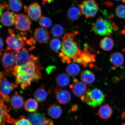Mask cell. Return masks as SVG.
<instances>
[{"instance_id":"d4e9b609","label":"cell","mask_w":125,"mask_h":125,"mask_svg":"<svg viewBox=\"0 0 125 125\" xmlns=\"http://www.w3.org/2000/svg\"><path fill=\"white\" fill-rule=\"evenodd\" d=\"M67 15L69 19L72 21L77 20L82 15L79 8L76 7H70L68 10Z\"/></svg>"},{"instance_id":"83f0119b","label":"cell","mask_w":125,"mask_h":125,"mask_svg":"<svg viewBox=\"0 0 125 125\" xmlns=\"http://www.w3.org/2000/svg\"><path fill=\"white\" fill-rule=\"evenodd\" d=\"M70 79L68 76L65 73L59 74L56 78V82L60 87H65L69 84Z\"/></svg>"},{"instance_id":"f35d334b","label":"cell","mask_w":125,"mask_h":125,"mask_svg":"<svg viewBox=\"0 0 125 125\" xmlns=\"http://www.w3.org/2000/svg\"><path fill=\"white\" fill-rule=\"evenodd\" d=\"M121 33L122 35H125V25L124 29L121 31Z\"/></svg>"},{"instance_id":"ab89813d","label":"cell","mask_w":125,"mask_h":125,"mask_svg":"<svg viewBox=\"0 0 125 125\" xmlns=\"http://www.w3.org/2000/svg\"><path fill=\"white\" fill-rule=\"evenodd\" d=\"M43 0L46 1V0ZM53 1L54 0H46V1H47L48 2V3L53 2Z\"/></svg>"},{"instance_id":"f1b7e54d","label":"cell","mask_w":125,"mask_h":125,"mask_svg":"<svg viewBox=\"0 0 125 125\" xmlns=\"http://www.w3.org/2000/svg\"><path fill=\"white\" fill-rule=\"evenodd\" d=\"M66 71L67 74L70 76H77L80 72V68L77 64L74 62L70 63L67 65Z\"/></svg>"},{"instance_id":"30bf717a","label":"cell","mask_w":125,"mask_h":125,"mask_svg":"<svg viewBox=\"0 0 125 125\" xmlns=\"http://www.w3.org/2000/svg\"><path fill=\"white\" fill-rule=\"evenodd\" d=\"M70 87L72 89L73 94L80 98L82 102H84L86 95L90 91L88 86L77 79H75L73 80V83Z\"/></svg>"},{"instance_id":"7402d4cb","label":"cell","mask_w":125,"mask_h":125,"mask_svg":"<svg viewBox=\"0 0 125 125\" xmlns=\"http://www.w3.org/2000/svg\"><path fill=\"white\" fill-rule=\"evenodd\" d=\"M80 79L82 82L85 84H90L94 82L95 76L92 71L89 70H84L81 73Z\"/></svg>"},{"instance_id":"603a6c76","label":"cell","mask_w":125,"mask_h":125,"mask_svg":"<svg viewBox=\"0 0 125 125\" xmlns=\"http://www.w3.org/2000/svg\"><path fill=\"white\" fill-rule=\"evenodd\" d=\"M112 113L113 110L112 107L106 104L101 106L98 110V115L103 119H108L112 116Z\"/></svg>"},{"instance_id":"7a4b0ae2","label":"cell","mask_w":125,"mask_h":125,"mask_svg":"<svg viewBox=\"0 0 125 125\" xmlns=\"http://www.w3.org/2000/svg\"><path fill=\"white\" fill-rule=\"evenodd\" d=\"M77 33V32L67 33L62 37L61 52L59 53V57H66L72 59L74 62L79 57L82 51L76 40Z\"/></svg>"},{"instance_id":"d590c367","label":"cell","mask_w":125,"mask_h":125,"mask_svg":"<svg viewBox=\"0 0 125 125\" xmlns=\"http://www.w3.org/2000/svg\"><path fill=\"white\" fill-rule=\"evenodd\" d=\"M0 55H1L2 52L4 51V42L3 39L1 37L0 39Z\"/></svg>"},{"instance_id":"9a60e30c","label":"cell","mask_w":125,"mask_h":125,"mask_svg":"<svg viewBox=\"0 0 125 125\" xmlns=\"http://www.w3.org/2000/svg\"><path fill=\"white\" fill-rule=\"evenodd\" d=\"M0 125H4L6 122L12 124L15 119L11 118L8 113V109L4 104V101L0 98Z\"/></svg>"},{"instance_id":"8992f818","label":"cell","mask_w":125,"mask_h":125,"mask_svg":"<svg viewBox=\"0 0 125 125\" xmlns=\"http://www.w3.org/2000/svg\"><path fill=\"white\" fill-rule=\"evenodd\" d=\"M79 6L82 15L87 19L95 16L99 9V5L96 0H84Z\"/></svg>"},{"instance_id":"d6986e66","label":"cell","mask_w":125,"mask_h":125,"mask_svg":"<svg viewBox=\"0 0 125 125\" xmlns=\"http://www.w3.org/2000/svg\"><path fill=\"white\" fill-rule=\"evenodd\" d=\"M109 60L114 66L118 67L122 65L124 62V57L122 53L115 52L111 54Z\"/></svg>"},{"instance_id":"ac0fdd59","label":"cell","mask_w":125,"mask_h":125,"mask_svg":"<svg viewBox=\"0 0 125 125\" xmlns=\"http://www.w3.org/2000/svg\"><path fill=\"white\" fill-rule=\"evenodd\" d=\"M1 17V22L4 26H10L15 24L14 15L12 12L6 11L2 14Z\"/></svg>"},{"instance_id":"4316f807","label":"cell","mask_w":125,"mask_h":125,"mask_svg":"<svg viewBox=\"0 0 125 125\" xmlns=\"http://www.w3.org/2000/svg\"><path fill=\"white\" fill-rule=\"evenodd\" d=\"M62 113V108L60 106L57 104H52L48 109V115L53 118H59L61 115Z\"/></svg>"},{"instance_id":"4dcf8cb0","label":"cell","mask_w":125,"mask_h":125,"mask_svg":"<svg viewBox=\"0 0 125 125\" xmlns=\"http://www.w3.org/2000/svg\"><path fill=\"white\" fill-rule=\"evenodd\" d=\"M51 32L54 37H59L61 36L64 33L63 28L60 25L56 24L52 28Z\"/></svg>"},{"instance_id":"4fadbf2b","label":"cell","mask_w":125,"mask_h":125,"mask_svg":"<svg viewBox=\"0 0 125 125\" xmlns=\"http://www.w3.org/2000/svg\"><path fill=\"white\" fill-rule=\"evenodd\" d=\"M27 118L31 125H53L52 120L46 118L44 115L38 113L29 114Z\"/></svg>"},{"instance_id":"9c48e42d","label":"cell","mask_w":125,"mask_h":125,"mask_svg":"<svg viewBox=\"0 0 125 125\" xmlns=\"http://www.w3.org/2000/svg\"><path fill=\"white\" fill-rule=\"evenodd\" d=\"M9 32L11 36H8L6 39V42L8 46L15 52L21 50L25 45L22 36L18 34L16 37L13 33V31L11 29H9Z\"/></svg>"},{"instance_id":"d6a6232c","label":"cell","mask_w":125,"mask_h":125,"mask_svg":"<svg viewBox=\"0 0 125 125\" xmlns=\"http://www.w3.org/2000/svg\"><path fill=\"white\" fill-rule=\"evenodd\" d=\"M52 23V20L51 19L42 16L39 21V24L45 28L50 27Z\"/></svg>"},{"instance_id":"ffe728a7","label":"cell","mask_w":125,"mask_h":125,"mask_svg":"<svg viewBox=\"0 0 125 125\" xmlns=\"http://www.w3.org/2000/svg\"><path fill=\"white\" fill-rule=\"evenodd\" d=\"M49 93V92L45 89L44 85H42L36 90L34 94V96L37 101L42 102L46 100Z\"/></svg>"},{"instance_id":"e0dca14e","label":"cell","mask_w":125,"mask_h":125,"mask_svg":"<svg viewBox=\"0 0 125 125\" xmlns=\"http://www.w3.org/2000/svg\"><path fill=\"white\" fill-rule=\"evenodd\" d=\"M34 38L40 43H46L49 40V32L47 29L42 27L36 29L34 32Z\"/></svg>"},{"instance_id":"60d3db41","label":"cell","mask_w":125,"mask_h":125,"mask_svg":"<svg viewBox=\"0 0 125 125\" xmlns=\"http://www.w3.org/2000/svg\"><path fill=\"white\" fill-rule=\"evenodd\" d=\"M123 3L125 4V0H122Z\"/></svg>"},{"instance_id":"836d02e7","label":"cell","mask_w":125,"mask_h":125,"mask_svg":"<svg viewBox=\"0 0 125 125\" xmlns=\"http://www.w3.org/2000/svg\"><path fill=\"white\" fill-rule=\"evenodd\" d=\"M116 16L121 19H125V5L121 4L117 6L115 9Z\"/></svg>"},{"instance_id":"2e32d148","label":"cell","mask_w":125,"mask_h":125,"mask_svg":"<svg viewBox=\"0 0 125 125\" xmlns=\"http://www.w3.org/2000/svg\"><path fill=\"white\" fill-rule=\"evenodd\" d=\"M27 12L29 18L34 21H37L42 17L41 7L37 2H33L29 6Z\"/></svg>"},{"instance_id":"7c38bea8","label":"cell","mask_w":125,"mask_h":125,"mask_svg":"<svg viewBox=\"0 0 125 125\" xmlns=\"http://www.w3.org/2000/svg\"><path fill=\"white\" fill-rule=\"evenodd\" d=\"M88 45L86 44L84 46L83 51H82L79 58L76 59L74 62H78L83 66L86 67L88 64L95 61V55L92 54L88 50Z\"/></svg>"},{"instance_id":"44dd1931","label":"cell","mask_w":125,"mask_h":125,"mask_svg":"<svg viewBox=\"0 0 125 125\" xmlns=\"http://www.w3.org/2000/svg\"><path fill=\"white\" fill-rule=\"evenodd\" d=\"M10 102L12 108L16 109L21 108L24 104L23 97L17 92H16L15 94L12 97Z\"/></svg>"},{"instance_id":"1f68e13d","label":"cell","mask_w":125,"mask_h":125,"mask_svg":"<svg viewBox=\"0 0 125 125\" xmlns=\"http://www.w3.org/2000/svg\"><path fill=\"white\" fill-rule=\"evenodd\" d=\"M50 46L52 51L58 52L61 48L62 42L59 39H54L51 40Z\"/></svg>"},{"instance_id":"74e56055","label":"cell","mask_w":125,"mask_h":125,"mask_svg":"<svg viewBox=\"0 0 125 125\" xmlns=\"http://www.w3.org/2000/svg\"><path fill=\"white\" fill-rule=\"evenodd\" d=\"M121 117L122 118L124 119L125 118V112H123L121 114Z\"/></svg>"},{"instance_id":"e575fe53","label":"cell","mask_w":125,"mask_h":125,"mask_svg":"<svg viewBox=\"0 0 125 125\" xmlns=\"http://www.w3.org/2000/svg\"><path fill=\"white\" fill-rule=\"evenodd\" d=\"M14 125H31L30 122L24 116H21L19 119H15Z\"/></svg>"},{"instance_id":"cb8c5ba5","label":"cell","mask_w":125,"mask_h":125,"mask_svg":"<svg viewBox=\"0 0 125 125\" xmlns=\"http://www.w3.org/2000/svg\"><path fill=\"white\" fill-rule=\"evenodd\" d=\"M114 45L113 39L109 37H105L102 39L100 43L101 49L106 51L111 50L113 48Z\"/></svg>"},{"instance_id":"8fae6325","label":"cell","mask_w":125,"mask_h":125,"mask_svg":"<svg viewBox=\"0 0 125 125\" xmlns=\"http://www.w3.org/2000/svg\"><path fill=\"white\" fill-rule=\"evenodd\" d=\"M14 16L15 26L17 29L23 32L30 30L32 23L27 15L16 14Z\"/></svg>"},{"instance_id":"6da1fadb","label":"cell","mask_w":125,"mask_h":125,"mask_svg":"<svg viewBox=\"0 0 125 125\" xmlns=\"http://www.w3.org/2000/svg\"><path fill=\"white\" fill-rule=\"evenodd\" d=\"M43 68L40 61L31 62L21 65H15L13 74L15 84L24 90L31 85V83L39 80L42 77L41 70Z\"/></svg>"},{"instance_id":"52a82bcc","label":"cell","mask_w":125,"mask_h":125,"mask_svg":"<svg viewBox=\"0 0 125 125\" xmlns=\"http://www.w3.org/2000/svg\"><path fill=\"white\" fill-rule=\"evenodd\" d=\"M4 75L2 72L0 73V95L1 99L6 102L10 101L9 94L14 89L18 87V85L9 82L4 78Z\"/></svg>"},{"instance_id":"ba28073f","label":"cell","mask_w":125,"mask_h":125,"mask_svg":"<svg viewBox=\"0 0 125 125\" xmlns=\"http://www.w3.org/2000/svg\"><path fill=\"white\" fill-rule=\"evenodd\" d=\"M15 65H21L31 62L39 61L36 56L30 53L28 50L23 48L20 51L15 52Z\"/></svg>"},{"instance_id":"5b68a950","label":"cell","mask_w":125,"mask_h":125,"mask_svg":"<svg viewBox=\"0 0 125 125\" xmlns=\"http://www.w3.org/2000/svg\"><path fill=\"white\" fill-rule=\"evenodd\" d=\"M105 95L101 90L95 88L87 94L85 101L88 105L95 108L102 104L105 100Z\"/></svg>"},{"instance_id":"8d00e7d4","label":"cell","mask_w":125,"mask_h":125,"mask_svg":"<svg viewBox=\"0 0 125 125\" xmlns=\"http://www.w3.org/2000/svg\"><path fill=\"white\" fill-rule=\"evenodd\" d=\"M78 106L77 105H74L72 106V111H76L78 109Z\"/></svg>"},{"instance_id":"b9f144b4","label":"cell","mask_w":125,"mask_h":125,"mask_svg":"<svg viewBox=\"0 0 125 125\" xmlns=\"http://www.w3.org/2000/svg\"><path fill=\"white\" fill-rule=\"evenodd\" d=\"M121 125H125V122L123 123Z\"/></svg>"},{"instance_id":"484cf974","label":"cell","mask_w":125,"mask_h":125,"mask_svg":"<svg viewBox=\"0 0 125 125\" xmlns=\"http://www.w3.org/2000/svg\"><path fill=\"white\" fill-rule=\"evenodd\" d=\"M24 106L25 110L26 111L33 113L37 111L38 107V103L37 100L33 98H29L25 103Z\"/></svg>"},{"instance_id":"7bdbcfd3","label":"cell","mask_w":125,"mask_h":125,"mask_svg":"<svg viewBox=\"0 0 125 125\" xmlns=\"http://www.w3.org/2000/svg\"><path fill=\"white\" fill-rule=\"evenodd\" d=\"M114 0L117 1H119L121 0Z\"/></svg>"},{"instance_id":"277c9868","label":"cell","mask_w":125,"mask_h":125,"mask_svg":"<svg viewBox=\"0 0 125 125\" xmlns=\"http://www.w3.org/2000/svg\"><path fill=\"white\" fill-rule=\"evenodd\" d=\"M1 63L3 67L4 76H9L13 73L15 64V55L10 48L7 47L3 55Z\"/></svg>"},{"instance_id":"3957f363","label":"cell","mask_w":125,"mask_h":125,"mask_svg":"<svg viewBox=\"0 0 125 125\" xmlns=\"http://www.w3.org/2000/svg\"><path fill=\"white\" fill-rule=\"evenodd\" d=\"M92 29L96 35L106 36L111 35L114 31L118 30V27L110 20L100 18L92 24Z\"/></svg>"},{"instance_id":"f546056e","label":"cell","mask_w":125,"mask_h":125,"mask_svg":"<svg viewBox=\"0 0 125 125\" xmlns=\"http://www.w3.org/2000/svg\"><path fill=\"white\" fill-rule=\"evenodd\" d=\"M9 9L12 11L18 12L21 10L22 3L21 0H9Z\"/></svg>"},{"instance_id":"5bb4252c","label":"cell","mask_w":125,"mask_h":125,"mask_svg":"<svg viewBox=\"0 0 125 125\" xmlns=\"http://www.w3.org/2000/svg\"><path fill=\"white\" fill-rule=\"evenodd\" d=\"M54 93L56 99L60 104H67L71 100V94L68 90L60 87H56L54 89Z\"/></svg>"}]
</instances>
